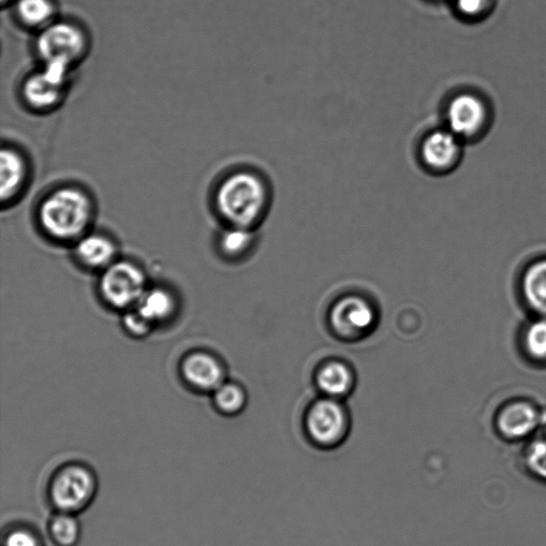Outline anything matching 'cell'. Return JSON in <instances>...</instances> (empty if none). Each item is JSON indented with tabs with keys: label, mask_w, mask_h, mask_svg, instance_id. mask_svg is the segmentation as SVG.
<instances>
[{
	"label": "cell",
	"mask_w": 546,
	"mask_h": 546,
	"mask_svg": "<svg viewBox=\"0 0 546 546\" xmlns=\"http://www.w3.org/2000/svg\"><path fill=\"white\" fill-rule=\"evenodd\" d=\"M330 319L337 334L345 339H356L373 330L376 313L365 299L351 296L341 299L334 305Z\"/></svg>",
	"instance_id": "obj_11"
},
{
	"label": "cell",
	"mask_w": 546,
	"mask_h": 546,
	"mask_svg": "<svg viewBox=\"0 0 546 546\" xmlns=\"http://www.w3.org/2000/svg\"><path fill=\"white\" fill-rule=\"evenodd\" d=\"M94 210L83 189L64 186L48 194L39 207L42 230L57 242H77L88 233Z\"/></svg>",
	"instance_id": "obj_2"
},
{
	"label": "cell",
	"mask_w": 546,
	"mask_h": 546,
	"mask_svg": "<svg viewBox=\"0 0 546 546\" xmlns=\"http://www.w3.org/2000/svg\"><path fill=\"white\" fill-rule=\"evenodd\" d=\"M520 289L522 300L534 317L546 318V256L525 266Z\"/></svg>",
	"instance_id": "obj_15"
},
{
	"label": "cell",
	"mask_w": 546,
	"mask_h": 546,
	"mask_svg": "<svg viewBox=\"0 0 546 546\" xmlns=\"http://www.w3.org/2000/svg\"><path fill=\"white\" fill-rule=\"evenodd\" d=\"M29 168L24 155L11 147L4 148L0 154V198L10 203L24 190Z\"/></svg>",
	"instance_id": "obj_13"
},
{
	"label": "cell",
	"mask_w": 546,
	"mask_h": 546,
	"mask_svg": "<svg viewBox=\"0 0 546 546\" xmlns=\"http://www.w3.org/2000/svg\"><path fill=\"white\" fill-rule=\"evenodd\" d=\"M316 383L326 397L339 400L351 392L355 377L346 363L331 361L319 368Z\"/></svg>",
	"instance_id": "obj_16"
},
{
	"label": "cell",
	"mask_w": 546,
	"mask_h": 546,
	"mask_svg": "<svg viewBox=\"0 0 546 546\" xmlns=\"http://www.w3.org/2000/svg\"><path fill=\"white\" fill-rule=\"evenodd\" d=\"M2 546H44V541L36 527L14 523L5 528Z\"/></svg>",
	"instance_id": "obj_23"
},
{
	"label": "cell",
	"mask_w": 546,
	"mask_h": 546,
	"mask_svg": "<svg viewBox=\"0 0 546 546\" xmlns=\"http://www.w3.org/2000/svg\"><path fill=\"white\" fill-rule=\"evenodd\" d=\"M525 463L529 472L546 483V439L541 437L528 444Z\"/></svg>",
	"instance_id": "obj_24"
},
{
	"label": "cell",
	"mask_w": 546,
	"mask_h": 546,
	"mask_svg": "<svg viewBox=\"0 0 546 546\" xmlns=\"http://www.w3.org/2000/svg\"><path fill=\"white\" fill-rule=\"evenodd\" d=\"M83 29L69 22L55 21L39 32L36 51L43 62H58L73 68L88 50Z\"/></svg>",
	"instance_id": "obj_6"
},
{
	"label": "cell",
	"mask_w": 546,
	"mask_h": 546,
	"mask_svg": "<svg viewBox=\"0 0 546 546\" xmlns=\"http://www.w3.org/2000/svg\"><path fill=\"white\" fill-rule=\"evenodd\" d=\"M181 374L189 387L198 392L214 393L226 382L221 361L202 350L188 353L181 363Z\"/></svg>",
	"instance_id": "obj_12"
},
{
	"label": "cell",
	"mask_w": 546,
	"mask_h": 546,
	"mask_svg": "<svg viewBox=\"0 0 546 546\" xmlns=\"http://www.w3.org/2000/svg\"><path fill=\"white\" fill-rule=\"evenodd\" d=\"M48 539L55 546H78L83 537V526L72 513L53 512L46 524Z\"/></svg>",
	"instance_id": "obj_18"
},
{
	"label": "cell",
	"mask_w": 546,
	"mask_h": 546,
	"mask_svg": "<svg viewBox=\"0 0 546 546\" xmlns=\"http://www.w3.org/2000/svg\"><path fill=\"white\" fill-rule=\"evenodd\" d=\"M72 68L57 62L42 63L41 70L27 77L22 94L25 102L37 110H51L58 106L69 84Z\"/></svg>",
	"instance_id": "obj_8"
},
{
	"label": "cell",
	"mask_w": 546,
	"mask_h": 546,
	"mask_svg": "<svg viewBox=\"0 0 546 546\" xmlns=\"http://www.w3.org/2000/svg\"><path fill=\"white\" fill-rule=\"evenodd\" d=\"M5 2H6V0H3V3H5Z\"/></svg>",
	"instance_id": "obj_27"
},
{
	"label": "cell",
	"mask_w": 546,
	"mask_h": 546,
	"mask_svg": "<svg viewBox=\"0 0 546 546\" xmlns=\"http://www.w3.org/2000/svg\"><path fill=\"white\" fill-rule=\"evenodd\" d=\"M117 246L100 233H87L78 239L74 254L80 265L90 270L104 271L117 261Z\"/></svg>",
	"instance_id": "obj_14"
},
{
	"label": "cell",
	"mask_w": 546,
	"mask_h": 546,
	"mask_svg": "<svg viewBox=\"0 0 546 546\" xmlns=\"http://www.w3.org/2000/svg\"><path fill=\"white\" fill-rule=\"evenodd\" d=\"M16 14L24 25L39 32L55 22L51 0H19Z\"/></svg>",
	"instance_id": "obj_20"
},
{
	"label": "cell",
	"mask_w": 546,
	"mask_h": 546,
	"mask_svg": "<svg viewBox=\"0 0 546 546\" xmlns=\"http://www.w3.org/2000/svg\"><path fill=\"white\" fill-rule=\"evenodd\" d=\"M123 326L128 334L137 337V339L148 336L154 329L150 321L135 308L126 311L123 317Z\"/></svg>",
	"instance_id": "obj_25"
},
{
	"label": "cell",
	"mask_w": 546,
	"mask_h": 546,
	"mask_svg": "<svg viewBox=\"0 0 546 546\" xmlns=\"http://www.w3.org/2000/svg\"><path fill=\"white\" fill-rule=\"evenodd\" d=\"M99 289L103 300L111 308L131 310L148 289L147 276L132 262L116 261L102 271Z\"/></svg>",
	"instance_id": "obj_5"
},
{
	"label": "cell",
	"mask_w": 546,
	"mask_h": 546,
	"mask_svg": "<svg viewBox=\"0 0 546 546\" xmlns=\"http://www.w3.org/2000/svg\"><path fill=\"white\" fill-rule=\"evenodd\" d=\"M271 194L264 176L240 170L224 178L215 195L220 217L229 227L253 229L268 211Z\"/></svg>",
	"instance_id": "obj_1"
},
{
	"label": "cell",
	"mask_w": 546,
	"mask_h": 546,
	"mask_svg": "<svg viewBox=\"0 0 546 546\" xmlns=\"http://www.w3.org/2000/svg\"><path fill=\"white\" fill-rule=\"evenodd\" d=\"M488 107L484 100L473 93H460L445 108L447 130L462 141L477 137L488 123Z\"/></svg>",
	"instance_id": "obj_9"
},
{
	"label": "cell",
	"mask_w": 546,
	"mask_h": 546,
	"mask_svg": "<svg viewBox=\"0 0 546 546\" xmlns=\"http://www.w3.org/2000/svg\"><path fill=\"white\" fill-rule=\"evenodd\" d=\"M98 474L84 461H67L59 465L45 487V497L53 512L79 516L88 510L98 496Z\"/></svg>",
	"instance_id": "obj_3"
},
{
	"label": "cell",
	"mask_w": 546,
	"mask_h": 546,
	"mask_svg": "<svg viewBox=\"0 0 546 546\" xmlns=\"http://www.w3.org/2000/svg\"><path fill=\"white\" fill-rule=\"evenodd\" d=\"M349 428L347 411L337 399H319L305 415V436L321 451H331L342 445L348 437Z\"/></svg>",
	"instance_id": "obj_4"
},
{
	"label": "cell",
	"mask_w": 546,
	"mask_h": 546,
	"mask_svg": "<svg viewBox=\"0 0 546 546\" xmlns=\"http://www.w3.org/2000/svg\"><path fill=\"white\" fill-rule=\"evenodd\" d=\"M546 420V410L531 398H511L497 410L495 429L504 440L519 442L531 438Z\"/></svg>",
	"instance_id": "obj_7"
},
{
	"label": "cell",
	"mask_w": 546,
	"mask_h": 546,
	"mask_svg": "<svg viewBox=\"0 0 546 546\" xmlns=\"http://www.w3.org/2000/svg\"><path fill=\"white\" fill-rule=\"evenodd\" d=\"M214 407L222 415L234 416L242 412L246 406V393L234 382H224L213 393Z\"/></svg>",
	"instance_id": "obj_21"
},
{
	"label": "cell",
	"mask_w": 546,
	"mask_h": 546,
	"mask_svg": "<svg viewBox=\"0 0 546 546\" xmlns=\"http://www.w3.org/2000/svg\"><path fill=\"white\" fill-rule=\"evenodd\" d=\"M489 6L490 0H456V9L464 18H478Z\"/></svg>",
	"instance_id": "obj_26"
},
{
	"label": "cell",
	"mask_w": 546,
	"mask_h": 546,
	"mask_svg": "<svg viewBox=\"0 0 546 546\" xmlns=\"http://www.w3.org/2000/svg\"><path fill=\"white\" fill-rule=\"evenodd\" d=\"M462 140L447 128L426 134L419 147L420 162L431 173L452 171L459 163Z\"/></svg>",
	"instance_id": "obj_10"
},
{
	"label": "cell",
	"mask_w": 546,
	"mask_h": 546,
	"mask_svg": "<svg viewBox=\"0 0 546 546\" xmlns=\"http://www.w3.org/2000/svg\"><path fill=\"white\" fill-rule=\"evenodd\" d=\"M135 309L155 327L166 323L172 317L176 310V300L166 288L148 287Z\"/></svg>",
	"instance_id": "obj_17"
},
{
	"label": "cell",
	"mask_w": 546,
	"mask_h": 546,
	"mask_svg": "<svg viewBox=\"0 0 546 546\" xmlns=\"http://www.w3.org/2000/svg\"><path fill=\"white\" fill-rule=\"evenodd\" d=\"M520 345L525 358L546 366V318L534 317L521 331Z\"/></svg>",
	"instance_id": "obj_19"
},
{
	"label": "cell",
	"mask_w": 546,
	"mask_h": 546,
	"mask_svg": "<svg viewBox=\"0 0 546 546\" xmlns=\"http://www.w3.org/2000/svg\"><path fill=\"white\" fill-rule=\"evenodd\" d=\"M254 242L251 229L229 227L220 236L219 246L223 255L237 259L249 251Z\"/></svg>",
	"instance_id": "obj_22"
}]
</instances>
